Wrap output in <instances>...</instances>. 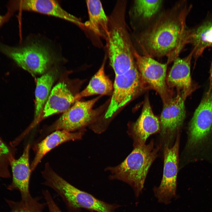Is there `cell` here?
Listing matches in <instances>:
<instances>
[{"instance_id":"obj_16","label":"cell","mask_w":212,"mask_h":212,"mask_svg":"<svg viewBox=\"0 0 212 212\" xmlns=\"http://www.w3.org/2000/svg\"><path fill=\"white\" fill-rule=\"evenodd\" d=\"M84 129L75 132H68L63 130H57L47 136L34 147L35 155L31 164L32 171L34 170L44 156L49 152L58 145L70 140L82 139Z\"/></svg>"},{"instance_id":"obj_5","label":"cell","mask_w":212,"mask_h":212,"mask_svg":"<svg viewBox=\"0 0 212 212\" xmlns=\"http://www.w3.org/2000/svg\"><path fill=\"white\" fill-rule=\"evenodd\" d=\"M187 147L200 155L212 147V90L203 97L191 120Z\"/></svg>"},{"instance_id":"obj_6","label":"cell","mask_w":212,"mask_h":212,"mask_svg":"<svg viewBox=\"0 0 212 212\" xmlns=\"http://www.w3.org/2000/svg\"><path fill=\"white\" fill-rule=\"evenodd\" d=\"M134 55L144 89L155 90L161 97L164 105L168 102L173 98V93L166 82L168 64H162L153 58L141 55L135 49Z\"/></svg>"},{"instance_id":"obj_24","label":"cell","mask_w":212,"mask_h":212,"mask_svg":"<svg viewBox=\"0 0 212 212\" xmlns=\"http://www.w3.org/2000/svg\"><path fill=\"white\" fill-rule=\"evenodd\" d=\"M42 193L45 200L49 212H63L55 203L48 190H43Z\"/></svg>"},{"instance_id":"obj_3","label":"cell","mask_w":212,"mask_h":212,"mask_svg":"<svg viewBox=\"0 0 212 212\" xmlns=\"http://www.w3.org/2000/svg\"><path fill=\"white\" fill-rule=\"evenodd\" d=\"M134 147L122 162L115 166L107 167L105 170L110 172L111 180H120L128 184L138 197L143 188L149 168L157 156L159 147H155L153 140L148 144Z\"/></svg>"},{"instance_id":"obj_13","label":"cell","mask_w":212,"mask_h":212,"mask_svg":"<svg viewBox=\"0 0 212 212\" xmlns=\"http://www.w3.org/2000/svg\"><path fill=\"white\" fill-rule=\"evenodd\" d=\"M30 145L28 144L23 153L18 159L12 160L11 162L12 180L7 188L13 191L17 190L22 200L29 199L32 197L29 191V182L32 172L29 163Z\"/></svg>"},{"instance_id":"obj_10","label":"cell","mask_w":212,"mask_h":212,"mask_svg":"<svg viewBox=\"0 0 212 212\" xmlns=\"http://www.w3.org/2000/svg\"><path fill=\"white\" fill-rule=\"evenodd\" d=\"M179 138L178 136L172 147L165 145L164 150L163 174L160 184L153 191L158 202L168 204L176 197Z\"/></svg>"},{"instance_id":"obj_8","label":"cell","mask_w":212,"mask_h":212,"mask_svg":"<svg viewBox=\"0 0 212 212\" xmlns=\"http://www.w3.org/2000/svg\"><path fill=\"white\" fill-rule=\"evenodd\" d=\"M144 89L136 64L128 71L116 75L111 100L104 117L109 118Z\"/></svg>"},{"instance_id":"obj_7","label":"cell","mask_w":212,"mask_h":212,"mask_svg":"<svg viewBox=\"0 0 212 212\" xmlns=\"http://www.w3.org/2000/svg\"><path fill=\"white\" fill-rule=\"evenodd\" d=\"M1 49L19 66L33 75L43 74L52 59L48 48L37 42L20 47H2Z\"/></svg>"},{"instance_id":"obj_2","label":"cell","mask_w":212,"mask_h":212,"mask_svg":"<svg viewBox=\"0 0 212 212\" xmlns=\"http://www.w3.org/2000/svg\"><path fill=\"white\" fill-rule=\"evenodd\" d=\"M127 1L116 2L109 19V34L106 40L110 64L115 75L126 72L135 64V48L125 20Z\"/></svg>"},{"instance_id":"obj_17","label":"cell","mask_w":212,"mask_h":212,"mask_svg":"<svg viewBox=\"0 0 212 212\" xmlns=\"http://www.w3.org/2000/svg\"><path fill=\"white\" fill-rule=\"evenodd\" d=\"M17 5L21 9L57 17L82 27L84 25L80 19L65 10L55 0H24L19 1Z\"/></svg>"},{"instance_id":"obj_9","label":"cell","mask_w":212,"mask_h":212,"mask_svg":"<svg viewBox=\"0 0 212 212\" xmlns=\"http://www.w3.org/2000/svg\"><path fill=\"white\" fill-rule=\"evenodd\" d=\"M99 98L98 97L87 101H76L50 127L49 130L72 132L83 129L97 118L98 113L92 108Z\"/></svg>"},{"instance_id":"obj_22","label":"cell","mask_w":212,"mask_h":212,"mask_svg":"<svg viewBox=\"0 0 212 212\" xmlns=\"http://www.w3.org/2000/svg\"><path fill=\"white\" fill-rule=\"evenodd\" d=\"M163 3L160 0H134L129 11L131 24L152 19L159 12Z\"/></svg>"},{"instance_id":"obj_18","label":"cell","mask_w":212,"mask_h":212,"mask_svg":"<svg viewBox=\"0 0 212 212\" xmlns=\"http://www.w3.org/2000/svg\"><path fill=\"white\" fill-rule=\"evenodd\" d=\"M89 19L84 27L95 35L107 39L109 34V19L99 0H87Z\"/></svg>"},{"instance_id":"obj_1","label":"cell","mask_w":212,"mask_h":212,"mask_svg":"<svg viewBox=\"0 0 212 212\" xmlns=\"http://www.w3.org/2000/svg\"><path fill=\"white\" fill-rule=\"evenodd\" d=\"M191 7L186 2L177 3L136 37L144 55L153 58L166 57L168 64L178 57L185 45L186 19Z\"/></svg>"},{"instance_id":"obj_23","label":"cell","mask_w":212,"mask_h":212,"mask_svg":"<svg viewBox=\"0 0 212 212\" xmlns=\"http://www.w3.org/2000/svg\"><path fill=\"white\" fill-rule=\"evenodd\" d=\"M41 197H32L27 200L15 201L7 200L10 209L9 212H43L47 205L46 203L40 202Z\"/></svg>"},{"instance_id":"obj_4","label":"cell","mask_w":212,"mask_h":212,"mask_svg":"<svg viewBox=\"0 0 212 212\" xmlns=\"http://www.w3.org/2000/svg\"><path fill=\"white\" fill-rule=\"evenodd\" d=\"M42 184L52 189L61 197L67 212H80L84 208L97 212H115L120 206L110 204L73 186L55 172L48 163L41 172Z\"/></svg>"},{"instance_id":"obj_14","label":"cell","mask_w":212,"mask_h":212,"mask_svg":"<svg viewBox=\"0 0 212 212\" xmlns=\"http://www.w3.org/2000/svg\"><path fill=\"white\" fill-rule=\"evenodd\" d=\"M76 102L75 96L64 82L56 84L51 91L37 123L53 115L64 112Z\"/></svg>"},{"instance_id":"obj_27","label":"cell","mask_w":212,"mask_h":212,"mask_svg":"<svg viewBox=\"0 0 212 212\" xmlns=\"http://www.w3.org/2000/svg\"><path fill=\"white\" fill-rule=\"evenodd\" d=\"M5 17L0 15V26L5 19Z\"/></svg>"},{"instance_id":"obj_19","label":"cell","mask_w":212,"mask_h":212,"mask_svg":"<svg viewBox=\"0 0 212 212\" xmlns=\"http://www.w3.org/2000/svg\"><path fill=\"white\" fill-rule=\"evenodd\" d=\"M185 42L186 45H193V56L196 61L206 48L212 47V21L205 23L195 28L188 29Z\"/></svg>"},{"instance_id":"obj_26","label":"cell","mask_w":212,"mask_h":212,"mask_svg":"<svg viewBox=\"0 0 212 212\" xmlns=\"http://www.w3.org/2000/svg\"><path fill=\"white\" fill-rule=\"evenodd\" d=\"M212 90V61L211 63V69L210 70V74L209 78V85L208 91L207 92L209 93Z\"/></svg>"},{"instance_id":"obj_21","label":"cell","mask_w":212,"mask_h":212,"mask_svg":"<svg viewBox=\"0 0 212 212\" xmlns=\"http://www.w3.org/2000/svg\"><path fill=\"white\" fill-rule=\"evenodd\" d=\"M55 79L54 74L52 72H48L37 79L35 90V115L33 126L37 124Z\"/></svg>"},{"instance_id":"obj_25","label":"cell","mask_w":212,"mask_h":212,"mask_svg":"<svg viewBox=\"0 0 212 212\" xmlns=\"http://www.w3.org/2000/svg\"><path fill=\"white\" fill-rule=\"evenodd\" d=\"M9 152L8 147L0 139V158Z\"/></svg>"},{"instance_id":"obj_20","label":"cell","mask_w":212,"mask_h":212,"mask_svg":"<svg viewBox=\"0 0 212 212\" xmlns=\"http://www.w3.org/2000/svg\"><path fill=\"white\" fill-rule=\"evenodd\" d=\"M105 63L92 77L87 87L75 96L76 102L82 97L95 95H109L113 90L112 83L105 75Z\"/></svg>"},{"instance_id":"obj_12","label":"cell","mask_w":212,"mask_h":212,"mask_svg":"<svg viewBox=\"0 0 212 212\" xmlns=\"http://www.w3.org/2000/svg\"><path fill=\"white\" fill-rule=\"evenodd\" d=\"M160 130V123L153 113L149 99H145L141 113L137 120L129 127L127 132L133 140L134 146L145 144L147 138Z\"/></svg>"},{"instance_id":"obj_15","label":"cell","mask_w":212,"mask_h":212,"mask_svg":"<svg viewBox=\"0 0 212 212\" xmlns=\"http://www.w3.org/2000/svg\"><path fill=\"white\" fill-rule=\"evenodd\" d=\"M194 52L193 49L187 56L183 58L178 57L174 61L166 80L171 90L176 88L178 92L183 91L190 94L192 92L190 67Z\"/></svg>"},{"instance_id":"obj_11","label":"cell","mask_w":212,"mask_h":212,"mask_svg":"<svg viewBox=\"0 0 212 212\" xmlns=\"http://www.w3.org/2000/svg\"><path fill=\"white\" fill-rule=\"evenodd\" d=\"M189 94L178 92L176 96L164 105L160 117L161 134H170L182 125L186 116L184 102Z\"/></svg>"}]
</instances>
